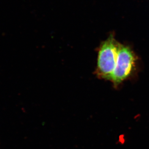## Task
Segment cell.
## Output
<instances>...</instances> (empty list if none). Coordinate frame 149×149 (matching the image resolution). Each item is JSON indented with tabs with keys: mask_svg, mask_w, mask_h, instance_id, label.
Masks as SVG:
<instances>
[{
	"mask_svg": "<svg viewBox=\"0 0 149 149\" xmlns=\"http://www.w3.org/2000/svg\"><path fill=\"white\" fill-rule=\"evenodd\" d=\"M121 45L110 35L101 44L97 58V73L103 79H111L114 71Z\"/></svg>",
	"mask_w": 149,
	"mask_h": 149,
	"instance_id": "6da1fadb",
	"label": "cell"
},
{
	"mask_svg": "<svg viewBox=\"0 0 149 149\" xmlns=\"http://www.w3.org/2000/svg\"><path fill=\"white\" fill-rule=\"evenodd\" d=\"M136 58L129 47L121 45L116 65L111 80L117 86L131 74L135 67Z\"/></svg>",
	"mask_w": 149,
	"mask_h": 149,
	"instance_id": "7a4b0ae2",
	"label": "cell"
}]
</instances>
